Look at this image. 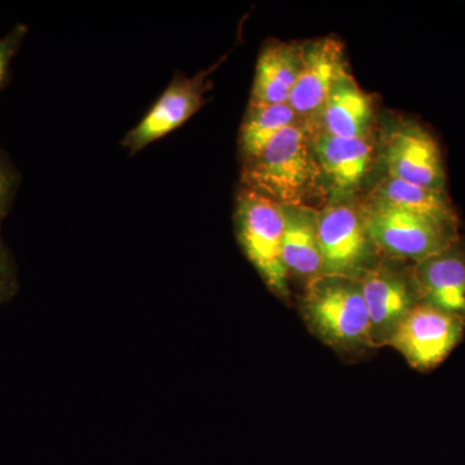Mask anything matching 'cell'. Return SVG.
<instances>
[{"mask_svg": "<svg viewBox=\"0 0 465 465\" xmlns=\"http://www.w3.org/2000/svg\"><path fill=\"white\" fill-rule=\"evenodd\" d=\"M367 231L385 258L416 262L460 240L459 220L440 219L367 202L361 207Z\"/></svg>", "mask_w": 465, "mask_h": 465, "instance_id": "3957f363", "label": "cell"}, {"mask_svg": "<svg viewBox=\"0 0 465 465\" xmlns=\"http://www.w3.org/2000/svg\"><path fill=\"white\" fill-rule=\"evenodd\" d=\"M27 34L26 25H16L3 38H0V90L7 82L12 60L20 50L21 43Z\"/></svg>", "mask_w": 465, "mask_h": 465, "instance_id": "d6986e66", "label": "cell"}, {"mask_svg": "<svg viewBox=\"0 0 465 465\" xmlns=\"http://www.w3.org/2000/svg\"><path fill=\"white\" fill-rule=\"evenodd\" d=\"M208 74L210 72H202L192 78L173 76L166 91L140 124L125 134L122 145L130 150L131 154H137L150 143L167 136L185 124L204 104Z\"/></svg>", "mask_w": 465, "mask_h": 465, "instance_id": "9c48e42d", "label": "cell"}, {"mask_svg": "<svg viewBox=\"0 0 465 465\" xmlns=\"http://www.w3.org/2000/svg\"><path fill=\"white\" fill-rule=\"evenodd\" d=\"M344 47L333 38L317 39L302 45V70L289 104L307 124L322 112L333 85L348 74Z\"/></svg>", "mask_w": 465, "mask_h": 465, "instance_id": "30bf717a", "label": "cell"}, {"mask_svg": "<svg viewBox=\"0 0 465 465\" xmlns=\"http://www.w3.org/2000/svg\"><path fill=\"white\" fill-rule=\"evenodd\" d=\"M465 320L427 304L418 305L394 333L396 349L418 371L437 369L463 341Z\"/></svg>", "mask_w": 465, "mask_h": 465, "instance_id": "52a82bcc", "label": "cell"}, {"mask_svg": "<svg viewBox=\"0 0 465 465\" xmlns=\"http://www.w3.org/2000/svg\"><path fill=\"white\" fill-rule=\"evenodd\" d=\"M323 274L363 277L382 258L367 231L361 207L351 203H329L318 219Z\"/></svg>", "mask_w": 465, "mask_h": 465, "instance_id": "5b68a950", "label": "cell"}, {"mask_svg": "<svg viewBox=\"0 0 465 465\" xmlns=\"http://www.w3.org/2000/svg\"><path fill=\"white\" fill-rule=\"evenodd\" d=\"M318 118L322 124L321 133L365 139L372 124L371 99L348 73L333 85Z\"/></svg>", "mask_w": 465, "mask_h": 465, "instance_id": "9a60e30c", "label": "cell"}, {"mask_svg": "<svg viewBox=\"0 0 465 465\" xmlns=\"http://www.w3.org/2000/svg\"><path fill=\"white\" fill-rule=\"evenodd\" d=\"M299 312L309 331L342 358L354 360L375 349L362 282L357 278L321 275L304 287Z\"/></svg>", "mask_w": 465, "mask_h": 465, "instance_id": "6da1fadb", "label": "cell"}, {"mask_svg": "<svg viewBox=\"0 0 465 465\" xmlns=\"http://www.w3.org/2000/svg\"><path fill=\"white\" fill-rule=\"evenodd\" d=\"M313 149L323 177L338 198L349 197L360 188L374 152L369 137L349 139L324 133L313 137Z\"/></svg>", "mask_w": 465, "mask_h": 465, "instance_id": "4fadbf2b", "label": "cell"}, {"mask_svg": "<svg viewBox=\"0 0 465 465\" xmlns=\"http://www.w3.org/2000/svg\"><path fill=\"white\" fill-rule=\"evenodd\" d=\"M302 122L289 103L251 106L247 109L240 134L243 161L258 155L278 134Z\"/></svg>", "mask_w": 465, "mask_h": 465, "instance_id": "e0dca14e", "label": "cell"}, {"mask_svg": "<svg viewBox=\"0 0 465 465\" xmlns=\"http://www.w3.org/2000/svg\"><path fill=\"white\" fill-rule=\"evenodd\" d=\"M302 70V45L269 43L260 52L251 106L287 104Z\"/></svg>", "mask_w": 465, "mask_h": 465, "instance_id": "5bb4252c", "label": "cell"}, {"mask_svg": "<svg viewBox=\"0 0 465 465\" xmlns=\"http://www.w3.org/2000/svg\"><path fill=\"white\" fill-rule=\"evenodd\" d=\"M361 282L372 345L375 349L390 347L401 324L421 304L414 264L382 256Z\"/></svg>", "mask_w": 465, "mask_h": 465, "instance_id": "8992f818", "label": "cell"}, {"mask_svg": "<svg viewBox=\"0 0 465 465\" xmlns=\"http://www.w3.org/2000/svg\"><path fill=\"white\" fill-rule=\"evenodd\" d=\"M235 234L242 251L266 287L278 299L290 304V275L282 260L281 204L243 188L235 208Z\"/></svg>", "mask_w": 465, "mask_h": 465, "instance_id": "277c9868", "label": "cell"}, {"mask_svg": "<svg viewBox=\"0 0 465 465\" xmlns=\"http://www.w3.org/2000/svg\"><path fill=\"white\" fill-rule=\"evenodd\" d=\"M388 176L446 192V170L440 143L423 125L415 122L396 128L388 137L384 152Z\"/></svg>", "mask_w": 465, "mask_h": 465, "instance_id": "ba28073f", "label": "cell"}, {"mask_svg": "<svg viewBox=\"0 0 465 465\" xmlns=\"http://www.w3.org/2000/svg\"><path fill=\"white\" fill-rule=\"evenodd\" d=\"M369 202L419 215L459 220L446 192L421 188L390 176L379 183Z\"/></svg>", "mask_w": 465, "mask_h": 465, "instance_id": "2e32d148", "label": "cell"}, {"mask_svg": "<svg viewBox=\"0 0 465 465\" xmlns=\"http://www.w3.org/2000/svg\"><path fill=\"white\" fill-rule=\"evenodd\" d=\"M18 280L15 262H12L7 247L0 238V305L14 298L17 292Z\"/></svg>", "mask_w": 465, "mask_h": 465, "instance_id": "ffe728a7", "label": "cell"}, {"mask_svg": "<svg viewBox=\"0 0 465 465\" xmlns=\"http://www.w3.org/2000/svg\"><path fill=\"white\" fill-rule=\"evenodd\" d=\"M20 183V173L0 149V231Z\"/></svg>", "mask_w": 465, "mask_h": 465, "instance_id": "ac0fdd59", "label": "cell"}, {"mask_svg": "<svg viewBox=\"0 0 465 465\" xmlns=\"http://www.w3.org/2000/svg\"><path fill=\"white\" fill-rule=\"evenodd\" d=\"M421 304L465 320V241L414 264Z\"/></svg>", "mask_w": 465, "mask_h": 465, "instance_id": "8fae6325", "label": "cell"}, {"mask_svg": "<svg viewBox=\"0 0 465 465\" xmlns=\"http://www.w3.org/2000/svg\"><path fill=\"white\" fill-rule=\"evenodd\" d=\"M281 211L283 216V264L289 275L302 280L307 286L323 275L318 234L320 211L307 204H281Z\"/></svg>", "mask_w": 465, "mask_h": 465, "instance_id": "7c38bea8", "label": "cell"}, {"mask_svg": "<svg viewBox=\"0 0 465 465\" xmlns=\"http://www.w3.org/2000/svg\"><path fill=\"white\" fill-rule=\"evenodd\" d=\"M309 130L304 122L291 125L258 155L243 161L244 189L280 204H307L323 177Z\"/></svg>", "mask_w": 465, "mask_h": 465, "instance_id": "7a4b0ae2", "label": "cell"}]
</instances>
